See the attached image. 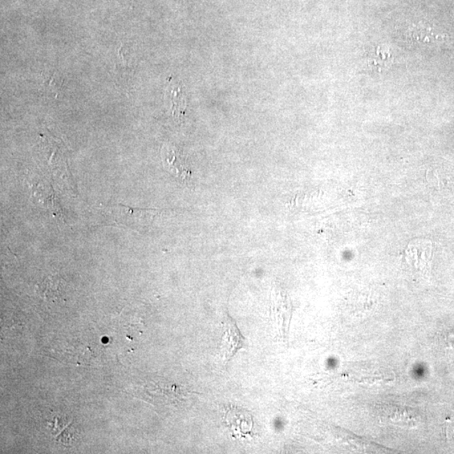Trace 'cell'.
Here are the masks:
<instances>
[{
  "label": "cell",
  "instance_id": "1",
  "mask_svg": "<svg viewBox=\"0 0 454 454\" xmlns=\"http://www.w3.org/2000/svg\"><path fill=\"white\" fill-rule=\"evenodd\" d=\"M222 325L224 334L220 347L221 355L223 362L227 363L239 350L246 347V340L238 329L236 322L229 315L226 316Z\"/></svg>",
  "mask_w": 454,
  "mask_h": 454
},
{
  "label": "cell",
  "instance_id": "2",
  "mask_svg": "<svg viewBox=\"0 0 454 454\" xmlns=\"http://www.w3.org/2000/svg\"><path fill=\"white\" fill-rule=\"evenodd\" d=\"M36 292L40 297L52 302L63 301L65 297V282L59 275H51L40 283Z\"/></svg>",
  "mask_w": 454,
  "mask_h": 454
},
{
  "label": "cell",
  "instance_id": "3",
  "mask_svg": "<svg viewBox=\"0 0 454 454\" xmlns=\"http://www.w3.org/2000/svg\"><path fill=\"white\" fill-rule=\"evenodd\" d=\"M226 421L228 427L233 430V432H239L240 430L241 433H249L246 430H252L253 420L252 416L249 414V412L239 410L237 408L230 409L226 415Z\"/></svg>",
  "mask_w": 454,
  "mask_h": 454
},
{
  "label": "cell",
  "instance_id": "4",
  "mask_svg": "<svg viewBox=\"0 0 454 454\" xmlns=\"http://www.w3.org/2000/svg\"><path fill=\"white\" fill-rule=\"evenodd\" d=\"M447 437L450 441L454 443V416L449 419L447 425Z\"/></svg>",
  "mask_w": 454,
  "mask_h": 454
}]
</instances>
